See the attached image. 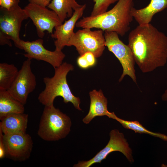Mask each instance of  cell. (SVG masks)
Instances as JSON below:
<instances>
[{"label":"cell","instance_id":"cell-7","mask_svg":"<svg viewBox=\"0 0 167 167\" xmlns=\"http://www.w3.org/2000/svg\"><path fill=\"white\" fill-rule=\"evenodd\" d=\"M110 139L107 144L91 159L86 161H79L73 165L74 167H89L106 158L111 152L118 151L122 152L130 162H133L132 151L129 147L124 134L116 129L111 130L109 133Z\"/></svg>","mask_w":167,"mask_h":167},{"label":"cell","instance_id":"cell-14","mask_svg":"<svg viewBox=\"0 0 167 167\" xmlns=\"http://www.w3.org/2000/svg\"><path fill=\"white\" fill-rule=\"evenodd\" d=\"M90 103L89 112L83 119V122L86 124H89L95 117L106 116L113 118L115 115L114 112H110L107 109L108 101L101 90L99 91L96 89L89 93Z\"/></svg>","mask_w":167,"mask_h":167},{"label":"cell","instance_id":"cell-13","mask_svg":"<svg viewBox=\"0 0 167 167\" xmlns=\"http://www.w3.org/2000/svg\"><path fill=\"white\" fill-rule=\"evenodd\" d=\"M86 4L75 10L72 16L64 23L55 28L51 37L56 39L54 41L55 50L61 51L65 46H68V43L75 32V27L78 20L82 16L85 9Z\"/></svg>","mask_w":167,"mask_h":167},{"label":"cell","instance_id":"cell-9","mask_svg":"<svg viewBox=\"0 0 167 167\" xmlns=\"http://www.w3.org/2000/svg\"><path fill=\"white\" fill-rule=\"evenodd\" d=\"M24 9L36 27L40 38L44 37L45 31L52 34L54 28L63 23L54 11L46 7L29 3Z\"/></svg>","mask_w":167,"mask_h":167},{"label":"cell","instance_id":"cell-1","mask_svg":"<svg viewBox=\"0 0 167 167\" xmlns=\"http://www.w3.org/2000/svg\"><path fill=\"white\" fill-rule=\"evenodd\" d=\"M128 45L143 73L152 72L166 63L167 36L150 23L139 25L132 30Z\"/></svg>","mask_w":167,"mask_h":167},{"label":"cell","instance_id":"cell-15","mask_svg":"<svg viewBox=\"0 0 167 167\" xmlns=\"http://www.w3.org/2000/svg\"><path fill=\"white\" fill-rule=\"evenodd\" d=\"M28 115L24 113L9 114L1 120L0 129L4 135L26 133Z\"/></svg>","mask_w":167,"mask_h":167},{"label":"cell","instance_id":"cell-24","mask_svg":"<svg viewBox=\"0 0 167 167\" xmlns=\"http://www.w3.org/2000/svg\"><path fill=\"white\" fill-rule=\"evenodd\" d=\"M3 133L0 129V159H2L6 156L5 143L3 139Z\"/></svg>","mask_w":167,"mask_h":167},{"label":"cell","instance_id":"cell-6","mask_svg":"<svg viewBox=\"0 0 167 167\" xmlns=\"http://www.w3.org/2000/svg\"><path fill=\"white\" fill-rule=\"evenodd\" d=\"M104 32L100 29L92 31L90 28H82L74 33L69 41L68 46H75L80 56L90 52L96 58L100 57L105 46Z\"/></svg>","mask_w":167,"mask_h":167},{"label":"cell","instance_id":"cell-2","mask_svg":"<svg viewBox=\"0 0 167 167\" xmlns=\"http://www.w3.org/2000/svg\"><path fill=\"white\" fill-rule=\"evenodd\" d=\"M134 8L133 0H119L109 11L96 15L83 17L76 23L75 26L114 32L123 36L130 29L134 18Z\"/></svg>","mask_w":167,"mask_h":167},{"label":"cell","instance_id":"cell-23","mask_svg":"<svg viewBox=\"0 0 167 167\" xmlns=\"http://www.w3.org/2000/svg\"><path fill=\"white\" fill-rule=\"evenodd\" d=\"M78 66L83 69H87L90 67L89 64L84 55L80 56L77 60Z\"/></svg>","mask_w":167,"mask_h":167},{"label":"cell","instance_id":"cell-5","mask_svg":"<svg viewBox=\"0 0 167 167\" xmlns=\"http://www.w3.org/2000/svg\"><path fill=\"white\" fill-rule=\"evenodd\" d=\"M104 36L105 46L117 58L122 67V73L119 82H121L125 76L128 75L136 83L135 62L130 47L120 40L118 34L115 32L105 31Z\"/></svg>","mask_w":167,"mask_h":167},{"label":"cell","instance_id":"cell-22","mask_svg":"<svg viewBox=\"0 0 167 167\" xmlns=\"http://www.w3.org/2000/svg\"><path fill=\"white\" fill-rule=\"evenodd\" d=\"M19 0H0V7L8 10L13 6L19 5Z\"/></svg>","mask_w":167,"mask_h":167},{"label":"cell","instance_id":"cell-27","mask_svg":"<svg viewBox=\"0 0 167 167\" xmlns=\"http://www.w3.org/2000/svg\"><path fill=\"white\" fill-rule=\"evenodd\" d=\"M51 0H28L29 3L43 7L48 6Z\"/></svg>","mask_w":167,"mask_h":167},{"label":"cell","instance_id":"cell-21","mask_svg":"<svg viewBox=\"0 0 167 167\" xmlns=\"http://www.w3.org/2000/svg\"><path fill=\"white\" fill-rule=\"evenodd\" d=\"M94 4L90 15L95 16L106 11L111 4L119 0H93Z\"/></svg>","mask_w":167,"mask_h":167},{"label":"cell","instance_id":"cell-20","mask_svg":"<svg viewBox=\"0 0 167 167\" xmlns=\"http://www.w3.org/2000/svg\"><path fill=\"white\" fill-rule=\"evenodd\" d=\"M113 119L117 120L125 128L133 130L135 133L148 134L167 141V136L163 134L155 133L148 130L138 121L125 120L118 117L116 115Z\"/></svg>","mask_w":167,"mask_h":167},{"label":"cell","instance_id":"cell-16","mask_svg":"<svg viewBox=\"0 0 167 167\" xmlns=\"http://www.w3.org/2000/svg\"><path fill=\"white\" fill-rule=\"evenodd\" d=\"M167 7V0H150L149 4L140 9L134 8L132 11L134 19L139 25L150 23L154 15Z\"/></svg>","mask_w":167,"mask_h":167},{"label":"cell","instance_id":"cell-17","mask_svg":"<svg viewBox=\"0 0 167 167\" xmlns=\"http://www.w3.org/2000/svg\"><path fill=\"white\" fill-rule=\"evenodd\" d=\"M24 105L13 97L7 90H0V120L12 113H24Z\"/></svg>","mask_w":167,"mask_h":167},{"label":"cell","instance_id":"cell-19","mask_svg":"<svg viewBox=\"0 0 167 167\" xmlns=\"http://www.w3.org/2000/svg\"><path fill=\"white\" fill-rule=\"evenodd\" d=\"M19 71L13 64L0 63V90H8L13 83Z\"/></svg>","mask_w":167,"mask_h":167},{"label":"cell","instance_id":"cell-18","mask_svg":"<svg viewBox=\"0 0 167 167\" xmlns=\"http://www.w3.org/2000/svg\"><path fill=\"white\" fill-rule=\"evenodd\" d=\"M82 5L76 0H51L48 7L54 11L63 23L67 17H71L74 11Z\"/></svg>","mask_w":167,"mask_h":167},{"label":"cell","instance_id":"cell-11","mask_svg":"<svg viewBox=\"0 0 167 167\" xmlns=\"http://www.w3.org/2000/svg\"><path fill=\"white\" fill-rule=\"evenodd\" d=\"M24 9L19 5L8 10L0 7V31L15 44L20 40L19 32L23 21L28 18Z\"/></svg>","mask_w":167,"mask_h":167},{"label":"cell","instance_id":"cell-25","mask_svg":"<svg viewBox=\"0 0 167 167\" xmlns=\"http://www.w3.org/2000/svg\"><path fill=\"white\" fill-rule=\"evenodd\" d=\"M83 55L88 61L90 67L96 65V58L92 53L87 52Z\"/></svg>","mask_w":167,"mask_h":167},{"label":"cell","instance_id":"cell-12","mask_svg":"<svg viewBox=\"0 0 167 167\" xmlns=\"http://www.w3.org/2000/svg\"><path fill=\"white\" fill-rule=\"evenodd\" d=\"M3 139L6 156L13 160L21 161L29 158L33 142L29 134L26 133L4 134Z\"/></svg>","mask_w":167,"mask_h":167},{"label":"cell","instance_id":"cell-10","mask_svg":"<svg viewBox=\"0 0 167 167\" xmlns=\"http://www.w3.org/2000/svg\"><path fill=\"white\" fill-rule=\"evenodd\" d=\"M31 60L28 58L24 62L17 76L10 88L7 90L15 99L24 105L27 102L29 94L36 85V76L32 71Z\"/></svg>","mask_w":167,"mask_h":167},{"label":"cell","instance_id":"cell-28","mask_svg":"<svg viewBox=\"0 0 167 167\" xmlns=\"http://www.w3.org/2000/svg\"><path fill=\"white\" fill-rule=\"evenodd\" d=\"M162 99L164 101H167V88L162 96Z\"/></svg>","mask_w":167,"mask_h":167},{"label":"cell","instance_id":"cell-8","mask_svg":"<svg viewBox=\"0 0 167 167\" xmlns=\"http://www.w3.org/2000/svg\"><path fill=\"white\" fill-rule=\"evenodd\" d=\"M43 44V40L41 38L31 41L21 39L14 44L16 47L25 51V54L24 55L28 58L45 61L51 65L54 69L60 66L66 56L65 54L62 51L47 50Z\"/></svg>","mask_w":167,"mask_h":167},{"label":"cell","instance_id":"cell-26","mask_svg":"<svg viewBox=\"0 0 167 167\" xmlns=\"http://www.w3.org/2000/svg\"><path fill=\"white\" fill-rule=\"evenodd\" d=\"M10 38L5 34L0 31V45L3 46L6 45L10 47L12 44Z\"/></svg>","mask_w":167,"mask_h":167},{"label":"cell","instance_id":"cell-3","mask_svg":"<svg viewBox=\"0 0 167 167\" xmlns=\"http://www.w3.org/2000/svg\"><path fill=\"white\" fill-rule=\"evenodd\" d=\"M74 68V66L71 64L64 62L54 69L55 73L53 77L43 78L45 88L39 94L38 98L40 103L45 106L53 105L55 98L60 96L63 98L65 103L71 102L75 109L82 110L79 106L80 99L72 94L66 80L67 74Z\"/></svg>","mask_w":167,"mask_h":167},{"label":"cell","instance_id":"cell-4","mask_svg":"<svg viewBox=\"0 0 167 167\" xmlns=\"http://www.w3.org/2000/svg\"><path fill=\"white\" fill-rule=\"evenodd\" d=\"M70 118L54 105L45 106L37 134L44 140L58 141L65 138L71 131Z\"/></svg>","mask_w":167,"mask_h":167}]
</instances>
